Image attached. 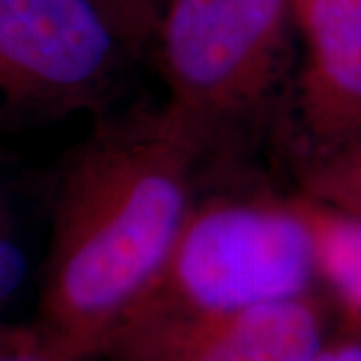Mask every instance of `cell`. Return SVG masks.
I'll list each match as a JSON object with an SVG mask.
<instances>
[{"mask_svg": "<svg viewBox=\"0 0 361 361\" xmlns=\"http://www.w3.org/2000/svg\"><path fill=\"white\" fill-rule=\"evenodd\" d=\"M8 225V207H6V195L0 187V227Z\"/></svg>", "mask_w": 361, "mask_h": 361, "instance_id": "obj_13", "label": "cell"}, {"mask_svg": "<svg viewBox=\"0 0 361 361\" xmlns=\"http://www.w3.org/2000/svg\"><path fill=\"white\" fill-rule=\"evenodd\" d=\"M307 42L297 115L319 159L361 139V0H289Z\"/></svg>", "mask_w": 361, "mask_h": 361, "instance_id": "obj_6", "label": "cell"}, {"mask_svg": "<svg viewBox=\"0 0 361 361\" xmlns=\"http://www.w3.org/2000/svg\"><path fill=\"white\" fill-rule=\"evenodd\" d=\"M315 277L299 201L217 197L189 207L155 283L135 307L247 310L307 295Z\"/></svg>", "mask_w": 361, "mask_h": 361, "instance_id": "obj_2", "label": "cell"}, {"mask_svg": "<svg viewBox=\"0 0 361 361\" xmlns=\"http://www.w3.org/2000/svg\"><path fill=\"white\" fill-rule=\"evenodd\" d=\"M303 189L315 205L361 217V139L310 161Z\"/></svg>", "mask_w": 361, "mask_h": 361, "instance_id": "obj_8", "label": "cell"}, {"mask_svg": "<svg viewBox=\"0 0 361 361\" xmlns=\"http://www.w3.org/2000/svg\"><path fill=\"white\" fill-rule=\"evenodd\" d=\"M297 201L313 237L317 277L361 323V217L337 213L303 197Z\"/></svg>", "mask_w": 361, "mask_h": 361, "instance_id": "obj_7", "label": "cell"}, {"mask_svg": "<svg viewBox=\"0 0 361 361\" xmlns=\"http://www.w3.org/2000/svg\"><path fill=\"white\" fill-rule=\"evenodd\" d=\"M201 145L161 111L104 123L56 191L40 329L71 357L101 349L155 283L191 199Z\"/></svg>", "mask_w": 361, "mask_h": 361, "instance_id": "obj_1", "label": "cell"}, {"mask_svg": "<svg viewBox=\"0 0 361 361\" xmlns=\"http://www.w3.org/2000/svg\"><path fill=\"white\" fill-rule=\"evenodd\" d=\"M310 361H361L360 341H337L331 345L323 343Z\"/></svg>", "mask_w": 361, "mask_h": 361, "instance_id": "obj_12", "label": "cell"}, {"mask_svg": "<svg viewBox=\"0 0 361 361\" xmlns=\"http://www.w3.org/2000/svg\"><path fill=\"white\" fill-rule=\"evenodd\" d=\"M323 345L310 295L237 311L135 307L106 337L115 361H310Z\"/></svg>", "mask_w": 361, "mask_h": 361, "instance_id": "obj_5", "label": "cell"}, {"mask_svg": "<svg viewBox=\"0 0 361 361\" xmlns=\"http://www.w3.org/2000/svg\"><path fill=\"white\" fill-rule=\"evenodd\" d=\"M121 39L92 0H0V99L32 115L97 109Z\"/></svg>", "mask_w": 361, "mask_h": 361, "instance_id": "obj_4", "label": "cell"}, {"mask_svg": "<svg viewBox=\"0 0 361 361\" xmlns=\"http://www.w3.org/2000/svg\"><path fill=\"white\" fill-rule=\"evenodd\" d=\"M0 361H78L66 355L42 329L0 323Z\"/></svg>", "mask_w": 361, "mask_h": 361, "instance_id": "obj_9", "label": "cell"}, {"mask_svg": "<svg viewBox=\"0 0 361 361\" xmlns=\"http://www.w3.org/2000/svg\"><path fill=\"white\" fill-rule=\"evenodd\" d=\"M28 277V257L11 235L8 225L0 227V310L13 301Z\"/></svg>", "mask_w": 361, "mask_h": 361, "instance_id": "obj_11", "label": "cell"}, {"mask_svg": "<svg viewBox=\"0 0 361 361\" xmlns=\"http://www.w3.org/2000/svg\"><path fill=\"white\" fill-rule=\"evenodd\" d=\"M125 44H141L155 26L153 0H92Z\"/></svg>", "mask_w": 361, "mask_h": 361, "instance_id": "obj_10", "label": "cell"}, {"mask_svg": "<svg viewBox=\"0 0 361 361\" xmlns=\"http://www.w3.org/2000/svg\"><path fill=\"white\" fill-rule=\"evenodd\" d=\"M289 0H169L161 59L163 109L203 147L253 115L281 80Z\"/></svg>", "mask_w": 361, "mask_h": 361, "instance_id": "obj_3", "label": "cell"}]
</instances>
